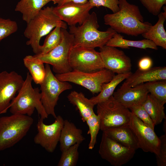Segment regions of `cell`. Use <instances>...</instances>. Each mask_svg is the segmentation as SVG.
<instances>
[{
    "label": "cell",
    "instance_id": "5b68a950",
    "mask_svg": "<svg viewBox=\"0 0 166 166\" xmlns=\"http://www.w3.org/2000/svg\"><path fill=\"white\" fill-rule=\"evenodd\" d=\"M34 122L27 115L12 114L0 117V151L14 145L26 134Z\"/></svg>",
    "mask_w": 166,
    "mask_h": 166
},
{
    "label": "cell",
    "instance_id": "836d02e7",
    "mask_svg": "<svg viewBox=\"0 0 166 166\" xmlns=\"http://www.w3.org/2000/svg\"><path fill=\"white\" fill-rule=\"evenodd\" d=\"M129 109L146 125L154 130L155 125L142 105L131 107Z\"/></svg>",
    "mask_w": 166,
    "mask_h": 166
},
{
    "label": "cell",
    "instance_id": "484cf974",
    "mask_svg": "<svg viewBox=\"0 0 166 166\" xmlns=\"http://www.w3.org/2000/svg\"><path fill=\"white\" fill-rule=\"evenodd\" d=\"M132 73L131 71L115 75L110 81L104 85L101 90L97 96L89 99L91 102L95 105L108 99L113 95L115 89L118 85L126 79Z\"/></svg>",
    "mask_w": 166,
    "mask_h": 166
},
{
    "label": "cell",
    "instance_id": "7a4b0ae2",
    "mask_svg": "<svg viewBox=\"0 0 166 166\" xmlns=\"http://www.w3.org/2000/svg\"><path fill=\"white\" fill-rule=\"evenodd\" d=\"M24 35L28 40L26 44L30 45L36 55L40 53V41L56 26L67 29V24L55 13L53 7L42 9L38 15L27 23Z\"/></svg>",
    "mask_w": 166,
    "mask_h": 166
},
{
    "label": "cell",
    "instance_id": "f1b7e54d",
    "mask_svg": "<svg viewBox=\"0 0 166 166\" xmlns=\"http://www.w3.org/2000/svg\"><path fill=\"white\" fill-rule=\"evenodd\" d=\"M80 144H76L61 152L58 166H75L78 160V148Z\"/></svg>",
    "mask_w": 166,
    "mask_h": 166
},
{
    "label": "cell",
    "instance_id": "603a6c76",
    "mask_svg": "<svg viewBox=\"0 0 166 166\" xmlns=\"http://www.w3.org/2000/svg\"><path fill=\"white\" fill-rule=\"evenodd\" d=\"M106 45L122 49H129L133 47L141 49L150 48L158 49L157 46L152 41L147 39L133 41L124 39L120 34L116 32L108 42Z\"/></svg>",
    "mask_w": 166,
    "mask_h": 166
},
{
    "label": "cell",
    "instance_id": "8d00e7d4",
    "mask_svg": "<svg viewBox=\"0 0 166 166\" xmlns=\"http://www.w3.org/2000/svg\"><path fill=\"white\" fill-rule=\"evenodd\" d=\"M152 61L149 57H146L142 58L138 63V69L141 70H147L152 67Z\"/></svg>",
    "mask_w": 166,
    "mask_h": 166
},
{
    "label": "cell",
    "instance_id": "44dd1931",
    "mask_svg": "<svg viewBox=\"0 0 166 166\" xmlns=\"http://www.w3.org/2000/svg\"><path fill=\"white\" fill-rule=\"evenodd\" d=\"M103 132L124 146L135 150L139 148L134 134L129 125L111 128Z\"/></svg>",
    "mask_w": 166,
    "mask_h": 166
},
{
    "label": "cell",
    "instance_id": "2e32d148",
    "mask_svg": "<svg viewBox=\"0 0 166 166\" xmlns=\"http://www.w3.org/2000/svg\"><path fill=\"white\" fill-rule=\"evenodd\" d=\"M93 7L88 2L85 3L69 2L53 7L55 13L69 26L81 25L89 17Z\"/></svg>",
    "mask_w": 166,
    "mask_h": 166
},
{
    "label": "cell",
    "instance_id": "d6986e66",
    "mask_svg": "<svg viewBox=\"0 0 166 166\" xmlns=\"http://www.w3.org/2000/svg\"><path fill=\"white\" fill-rule=\"evenodd\" d=\"M82 130L67 120H64L59 142L60 150L62 152L76 144H80L85 139Z\"/></svg>",
    "mask_w": 166,
    "mask_h": 166
},
{
    "label": "cell",
    "instance_id": "e575fe53",
    "mask_svg": "<svg viewBox=\"0 0 166 166\" xmlns=\"http://www.w3.org/2000/svg\"><path fill=\"white\" fill-rule=\"evenodd\" d=\"M93 7L103 6L110 10L113 13L119 10V0H88Z\"/></svg>",
    "mask_w": 166,
    "mask_h": 166
},
{
    "label": "cell",
    "instance_id": "7402d4cb",
    "mask_svg": "<svg viewBox=\"0 0 166 166\" xmlns=\"http://www.w3.org/2000/svg\"><path fill=\"white\" fill-rule=\"evenodd\" d=\"M53 0H20L15 10L22 14L23 20L27 23L38 15L45 6Z\"/></svg>",
    "mask_w": 166,
    "mask_h": 166
},
{
    "label": "cell",
    "instance_id": "9a60e30c",
    "mask_svg": "<svg viewBox=\"0 0 166 166\" xmlns=\"http://www.w3.org/2000/svg\"><path fill=\"white\" fill-rule=\"evenodd\" d=\"M99 51L105 68L117 74L131 72V59L123 51L105 45L99 48Z\"/></svg>",
    "mask_w": 166,
    "mask_h": 166
},
{
    "label": "cell",
    "instance_id": "30bf717a",
    "mask_svg": "<svg viewBox=\"0 0 166 166\" xmlns=\"http://www.w3.org/2000/svg\"><path fill=\"white\" fill-rule=\"evenodd\" d=\"M69 61L73 70L91 73L105 68L99 52L93 48L73 46Z\"/></svg>",
    "mask_w": 166,
    "mask_h": 166
},
{
    "label": "cell",
    "instance_id": "83f0119b",
    "mask_svg": "<svg viewBox=\"0 0 166 166\" xmlns=\"http://www.w3.org/2000/svg\"><path fill=\"white\" fill-rule=\"evenodd\" d=\"M61 28L56 26L47 34L43 45L40 46L39 53L37 55L46 54L60 43L62 40Z\"/></svg>",
    "mask_w": 166,
    "mask_h": 166
},
{
    "label": "cell",
    "instance_id": "7c38bea8",
    "mask_svg": "<svg viewBox=\"0 0 166 166\" xmlns=\"http://www.w3.org/2000/svg\"><path fill=\"white\" fill-rule=\"evenodd\" d=\"M52 124H44L40 117L37 124L38 133L34 138V143L41 145L48 152H53L59 141L64 120L60 115L57 116Z\"/></svg>",
    "mask_w": 166,
    "mask_h": 166
},
{
    "label": "cell",
    "instance_id": "9c48e42d",
    "mask_svg": "<svg viewBox=\"0 0 166 166\" xmlns=\"http://www.w3.org/2000/svg\"><path fill=\"white\" fill-rule=\"evenodd\" d=\"M45 76L40 85L41 101L48 115L55 118L54 109L60 95L63 92L72 89V86L68 82L59 80L53 74L49 64H45Z\"/></svg>",
    "mask_w": 166,
    "mask_h": 166
},
{
    "label": "cell",
    "instance_id": "d6a6232c",
    "mask_svg": "<svg viewBox=\"0 0 166 166\" xmlns=\"http://www.w3.org/2000/svg\"><path fill=\"white\" fill-rule=\"evenodd\" d=\"M148 12L153 15L157 16L161 12L166 0H139Z\"/></svg>",
    "mask_w": 166,
    "mask_h": 166
},
{
    "label": "cell",
    "instance_id": "8fae6325",
    "mask_svg": "<svg viewBox=\"0 0 166 166\" xmlns=\"http://www.w3.org/2000/svg\"><path fill=\"white\" fill-rule=\"evenodd\" d=\"M136 150L118 143L103 132L99 149L101 157L114 166H121L133 157Z\"/></svg>",
    "mask_w": 166,
    "mask_h": 166
},
{
    "label": "cell",
    "instance_id": "6da1fadb",
    "mask_svg": "<svg viewBox=\"0 0 166 166\" xmlns=\"http://www.w3.org/2000/svg\"><path fill=\"white\" fill-rule=\"evenodd\" d=\"M119 7L118 11L104 17L105 24L117 33L137 36L148 31L152 26L150 22H144L138 6L127 0H119Z\"/></svg>",
    "mask_w": 166,
    "mask_h": 166
},
{
    "label": "cell",
    "instance_id": "277c9868",
    "mask_svg": "<svg viewBox=\"0 0 166 166\" xmlns=\"http://www.w3.org/2000/svg\"><path fill=\"white\" fill-rule=\"evenodd\" d=\"M31 75L27 73L18 95L11 101L10 111L12 114L31 116L36 109L41 117L44 119L47 118L48 115L41 101L40 89L38 87H33Z\"/></svg>",
    "mask_w": 166,
    "mask_h": 166
},
{
    "label": "cell",
    "instance_id": "f546056e",
    "mask_svg": "<svg viewBox=\"0 0 166 166\" xmlns=\"http://www.w3.org/2000/svg\"><path fill=\"white\" fill-rule=\"evenodd\" d=\"M145 86L150 94L164 104L166 103V80L146 82Z\"/></svg>",
    "mask_w": 166,
    "mask_h": 166
},
{
    "label": "cell",
    "instance_id": "ffe728a7",
    "mask_svg": "<svg viewBox=\"0 0 166 166\" xmlns=\"http://www.w3.org/2000/svg\"><path fill=\"white\" fill-rule=\"evenodd\" d=\"M164 11L157 15L158 20L156 24L141 35L144 38L149 40L157 46L166 49V32L164 24L166 19V6L163 7Z\"/></svg>",
    "mask_w": 166,
    "mask_h": 166
},
{
    "label": "cell",
    "instance_id": "52a82bcc",
    "mask_svg": "<svg viewBox=\"0 0 166 166\" xmlns=\"http://www.w3.org/2000/svg\"><path fill=\"white\" fill-rule=\"evenodd\" d=\"M115 73L105 68L91 73L72 70L68 73L56 74L60 81L70 82L81 85L94 94L99 93L104 85L110 81Z\"/></svg>",
    "mask_w": 166,
    "mask_h": 166
},
{
    "label": "cell",
    "instance_id": "d590c367",
    "mask_svg": "<svg viewBox=\"0 0 166 166\" xmlns=\"http://www.w3.org/2000/svg\"><path fill=\"white\" fill-rule=\"evenodd\" d=\"M159 153L156 155V163L158 166H166V133L161 136Z\"/></svg>",
    "mask_w": 166,
    "mask_h": 166
},
{
    "label": "cell",
    "instance_id": "4fadbf2b",
    "mask_svg": "<svg viewBox=\"0 0 166 166\" xmlns=\"http://www.w3.org/2000/svg\"><path fill=\"white\" fill-rule=\"evenodd\" d=\"M129 125L134 134L139 148L144 152L157 155L160 140L154 130L146 125L133 113Z\"/></svg>",
    "mask_w": 166,
    "mask_h": 166
},
{
    "label": "cell",
    "instance_id": "ac0fdd59",
    "mask_svg": "<svg viewBox=\"0 0 166 166\" xmlns=\"http://www.w3.org/2000/svg\"><path fill=\"white\" fill-rule=\"evenodd\" d=\"M125 80L121 86L133 87L144 82L166 80V67H154L147 70L138 69Z\"/></svg>",
    "mask_w": 166,
    "mask_h": 166
},
{
    "label": "cell",
    "instance_id": "f35d334b",
    "mask_svg": "<svg viewBox=\"0 0 166 166\" xmlns=\"http://www.w3.org/2000/svg\"><path fill=\"white\" fill-rule=\"evenodd\" d=\"M166 120L164 122V124H163V129L164 132H165V133H166Z\"/></svg>",
    "mask_w": 166,
    "mask_h": 166
},
{
    "label": "cell",
    "instance_id": "74e56055",
    "mask_svg": "<svg viewBox=\"0 0 166 166\" xmlns=\"http://www.w3.org/2000/svg\"><path fill=\"white\" fill-rule=\"evenodd\" d=\"M53 2L54 4H57L59 6L69 2L85 3L88 2V0H53Z\"/></svg>",
    "mask_w": 166,
    "mask_h": 166
},
{
    "label": "cell",
    "instance_id": "8992f818",
    "mask_svg": "<svg viewBox=\"0 0 166 166\" xmlns=\"http://www.w3.org/2000/svg\"><path fill=\"white\" fill-rule=\"evenodd\" d=\"M97 112L100 121V130L129 125L132 113L129 109L110 97L97 105Z\"/></svg>",
    "mask_w": 166,
    "mask_h": 166
},
{
    "label": "cell",
    "instance_id": "ba28073f",
    "mask_svg": "<svg viewBox=\"0 0 166 166\" xmlns=\"http://www.w3.org/2000/svg\"><path fill=\"white\" fill-rule=\"evenodd\" d=\"M62 40L60 43L50 51L43 55H35L44 63L52 65L56 74H62L73 70L69 64V56L73 46L74 37L66 30L61 28Z\"/></svg>",
    "mask_w": 166,
    "mask_h": 166
},
{
    "label": "cell",
    "instance_id": "1f68e13d",
    "mask_svg": "<svg viewBox=\"0 0 166 166\" xmlns=\"http://www.w3.org/2000/svg\"><path fill=\"white\" fill-rule=\"evenodd\" d=\"M18 29L16 22L9 18H0V42L15 33Z\"/></svg>",
    "mask_w": 166,
    "mask_h": 166
},
{
    "label": "cell",
    "instance_id": "cb8c5ba5",
    "mask_svg": "<svg viewBox=\"0 0 166 166\" xmlns=\"http://www.w3.org/2000/svg\"><path fill=\"white\" fill-rule=\"evenodd\" d=\"M67 98L69 102L77 109L83 122H86L95 113L93 110L94 105L82 92L72 91L68 94Z\"/></svg>",
    "mask_w": 166,
    "mask_h": 166
},
{
    "label": "cell",
    "instance_id": "d4e9b609",
    "mask_svg": "<svg viewBox=\"0 0 166 166\" xmlns=\"http://www.w3.org/2000/svg\"><path fill=\"white\" fill-rule=\"evenodd\" d=\"M164 104L150 94H148L142 104L155 125L160 124L166 119Z\"/></svg>",
    "mask_w": 166,
    "mask_h": 166
},
{
    "label": "cell",
    "instance_id": "3957f363",
    "mask_svg": "<svg viewBox=\"0 0 166 166\" xmlns=\"http://www.w3.org/2000/svg\"><path fill=\"white\" fill-rule=\"evenodd\" d=\"M99 27L96 14H90L81 25L69 26V33L74 37L73 46H82L95 49L106 45L116 31L111 27L104 31L98 30Z\"/></svg>",
    "mask_w": 166,
    "mask_h": 166
},
{
    "label": "cell",
    "instance_id": "e0dca14e",
    "mask_svg": "<svg viewBox=\"0 0 166 166\" xmlns=\"http://www.w3.org/2000/svg\"><path fill=\"white\" fill-rule=\"evenodd\" d=\"M149 92L144 83L133 87L121 86L113 94L114 98L126 108L142 105Z\"/></svg>",
    "mask_w": 166,
    "mask_h": 166
},
{
    "label": "cell",
    "instance_id": "4dcf8cb0",
    "mask_svg": "<svg viewBox=\"0 0 166 166\" xmlns=\"http://www.w3.org/2000/svg\"><path fill=\"white\" fill-rule=\"evenodd\" d=\"M89 128V133L90 139L88 145V148L92 150L96 143L97 137L99 130H100V121L99 116L94 113L86 121Z\"/></svg>",
    "mask_w": 166,
    "mask_h": 166
},
{
    "label": "cell",
    "instance_id": "5bb4252c",
    "mask_svg": "<svg viewBox=\"0 0 166 166\" xmlns=\"http://www.w3.org/2000/svg\"><path fill=\"white\" fill-rule=\"evenodd\" d=\"M24 81L22 76L14 71L0 72V114L7 112Z\"/></svg>",
    "mask_w": 166,
    "mask_h": 166
},
{
    "label": "cell",
    "instance_id": "4316f807",
    "mask_svg": "<svg viewBox=\"0 0 166 166\" xmlns=\"http://www.w3.org/2000/svg\"><path fill=\"white\" fill-rule=\"evenodd\" d=\"M24 65L29 70L33 80L40 85L44 80L45 70L44 63L36 56L28 55L23 59Z\"/></svg>",
    "mask_w": 166,
    "mask_h": 166
}]
</instances>
